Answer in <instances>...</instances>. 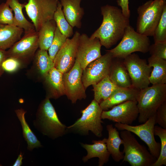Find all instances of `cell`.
<instances>
[{
    "instance_id": "cell-16",
    "label": "cell",
    "mask_w": 166,
    "mask_h": 166,
    "mask_svg": "<svg viewBox=\"0 0 166 166\" xmlns=\"http://www.w3.org/2000/svg\"><path fill=\"white\" fill-rule=\"evenodd\" d=\"M101 46L98 38H91L85 34H80L76 59L83 70L89 63L102 56Z\"/></svg>"
},
{
    "instance_id": "cell-39",
    "label": "cell",
    "mask_w": 166,
    "mask_h": 166,
    "mask_svg": "<svg viewBox=\"0 0 166 166\" xmlns=\"http://www.w3.org/2000/svg\"><path fill=\"white\" fill-rule=\"evenodd\" d=\"M8 57L7 51L0 49V77L4 72L2 64L3 61Z\"/></svg>"
},
{
    "instance_id": "cell-7",
    "label": "cell",
    "mask_w": 166,
    "mask_h": 166,
    "mask_svg": "<svg viewBox=\"0 0 166 166\" xmlns=\"http://www.w3.org/2000/svg\"><path fill=\"white\" fill-rule=\"evenodd\" d=\"M44 135L53 139L61 136L67 132V127L60 121L55 109L47 97L43 102L37 117Z\"/></svg>"
},
{
    "instance_id": "cell-36",
    "label": "cell",
    "mask_w": 166,
    "mask_h": 166,
    "mask_svg": "<svg viewBox=\"0 0 166 166\" xmlns=\"http://www.w3.org/2000/svg\"><path fill=\"white\" fill-rule=\"evenodd\" d=\"M20 60L13 57H7L3 62L2 67L4 71L12 73L17 70L20 67Z\"/></svg>"
},
{
    "instance_id": "cell-19",
    "label": "cell",
    "mask_w": 166,
    "mask_h": 166,
    "mask_svg": "<svg viewBox=\"0 0 166 166\" xmlns=\"http://www.w3.org/2000/svg\"><path fill=\"white\" fill-rule=\"evenodd\" d=\"M81 0H61L62 10L67 22L73 27L81 28V19L84 14L80 6Z\"/></svg>"
},
{
    "instance_id": "cell-9",
    "label": "cell",
    "mask_w": 166,
    "mask_h": 166,
    "mask_svg": "<svg viewBox=\"0 0 166 166\" xmlns=\"http://www.w3.org/2000/svg\"><path fill=\"white\" fill-rule=\"evenodd\" d=\"M59 1L57 0H28L24 7L26 13L38 32L48 21L53 19Z\"/></svg>"
},
{
    "instance_id": "cell-4",
    "label": "cell",
    "mask_w": 166,
    "mask_h": 166,
    "mask_svg": "<svg viewBox=\"0 0 166 166\" xmlns=\"http://www.w3.org/2000/svg\"><path fill=\"white\" fill-rule=\"evenodd\" d=\"M166 6V0H150L139 6L136 31L148 37L153 36Z\"/></svg>"
},
{
    "instance_id": "cell-11",
    "label": "cell",
    "mask_w": 166,
    "mask_h": 166,
    "mask_svg": "<svg viewBox=\"0 0 166 166\" xmlns=\"http://www.w3.org/2000/svg\"><path fill=\"white\" fill-rule=\"evenodd\" d=\"M107 52L89 63L82 70V81L85 89L109 75L113 57L110 52Z\"/></svg>"
},
{
    "instance_id": "cell-35",
    "label": "cell",
    "mask_w": 166,
    "mask_h": 166,
    "mask_svg": "<svg viewBox=\"0 0 166 166\" xmlns=\"http://www.w3.org/2000/svg\"><path fill=\"white\" fill-rule=\"evenodd\" d=\"M148 51L151 56L166 60V42L154 43L150 45Z\"/></svg>"
},
{
    "instance_id": "cell-30",
    "label": "cell",
    "mask_w": 166,
    "mask_h": 166,
    "mask_svg": "<svg viewBox=\"0 0 166 166\" xmlns=\"http://www.w3.org/2000/svg\"><path fill=\"white\" fill-rule=\"evenodd\" d=\"M35 60L39 72L44 77L54 67L53 61L51 58L47 51L39 49L36 52Z\"/></svg>"
},
{
    "instance_id": "cell-29",
    "label": "cell",
    "mask_w": 166,
    "mask_h": 166,
    "mask_svg": "<svg viewBox=\"0 0 166 166\" xmlns=\"http://www.w3.org/2000/svg\"><path fill=\"white\" fill-rule=\"evenodd\" d=\"M57 27L62 34L68 38L73 34V28L66 19L60 2H58L57 7L53 17Z\"/></svg>"
},
{
    "instance_id": "cell-31",
    "label": "cell",
    "mask_w": 166,
    "mask_h": 166,
    "mask_svg": "<svg viewBox=\"0 0 166 166\" xmlns=\"http://www.w3.org/2000/svg\"><path fill=\"white\" fill-rule=\"evenodd\" d=\"M154 134L159 136L160 140V148L159 155L151 166L166 165V129L158 126H155Z\"/></svg>"
},
{
    "instance_id": "cell-34",
    "label": "cell",
    "mask_w": 166,
    "mask_h": 166,
    "mask_svg": "<svg viewBox=\"0 0 166 166\" xmlns=\"http://www.w3.org/2000/svg\"><path fill=\"white\" fill-rule=\"evenodd\" d=\"M12 11L6 2L0 4V24L15 26Z\"/></svg>"
},
{
    "instance_id": "cell-21",
    "label": "cell",
    "mask_w": 166,
    "mask_h": 166,
    "mask_svg": "<svg viewBox=\"0 0 166 166\" xmlns=\"http://www.w3.org/2000/svg\"><path fill=\"white\" fill-rule=\"evenodd\" d=\"M106 129L108 133L106 141L107 149L114 160L119 162L124 158V154L120 149L123 140L116 128L113 127L112 124L107 125Z\"/></svg>"
},
{
    "instance_id": "cell-37",
    "label": "cell",
    "mask_w": 166,
    "mask_h": 166,
    "mask_svg": "<svg viewBox=\"0 0 166 166\" xmlns=\"http://www.w3.org/2000/svg\"><path fill=\"white\" fill-rule=\"evenodd\" d=\"M155 116L156 124H157L162 128L166 129V101L158 108Z\"/></svg>"
},
{
    "instance_id": "cell-14",
    "label": "cell",
    "mask_w": 166,
    "mask_h": 166,
    "mask_svg": "<svg viewBox=\"0 0 166 166\" xmlns=\"http://www.w3.org/2000/svg\"><path fill=\"white\" fill-rule=\"evenodd\" d=\"M109 110H103L102 119L127 124H131L139 115L137 102L128 101L116 105Z\"/></svg>"
},
{
    "instance_id": "cell-23",
    "label": "cell",
    "mask_w": 166,
    "mask_h": 166,
    "mask_svg": "<svg viewBox=\"0 0 166 166\" xmlns=\"http://www.w3.org/2000/svg\"><path fill=\"white\" fill-rule=\"evenodd\" d=\"M63 74L54 67L45 76L46 82L50 90V97L57 99L65 95Z\"/></svg>"
},
{
    "instance_id": "cell-6",
    "label": "cell",
    "mask_w": 166,
    "mask_h": 166,
    "mask_svg": "<svg viewBox=\"0 0 166 166\" xmlns=\"http://www.w3.org/2000/svg\"><path fill=\"white\" fill-rule=\"evenodd\" d=\"M150 44L148 37L138 33L129 24L119 44L107 51L111 53L113 58L123 59L134 52L145 53L148 52Z\"/></svg>"
},
{
    "instance_id": "cell-27",
    "label": "cell",
    "mask_w": 166,
    "mask_h": 166,
    "mask_svg": "<svg viewBox=\"0 0 166 166\" xmlns=\"http://www.w3.org/2000/svg\"><path fill=\"white\" fill-rule=\"evenodd\" d=\"M6 2L14 12L15 26L24 29L25 32L35 29L34 24L28 21L23 15L22 9L25 3H21L18 0H6Z\"/></svg>"
},
{
    "instance_id": "cell-18",
    "label": "cell",
    "mask_w": 166,
    "mask_h": 166,
    "mask_svg": "<svg viewBox=\"0 0 166 166\" xmlns=\"http://www.w3.org/2000/svg\"><path fill=\"white\" fill-rule=\"evenodd\" d=\"M107 138L102 140H93L92 144L81 143L82 147L87 152V155L82 158V160L86 162L89 159L98 157L99 158L98 166H102L107 163L110 155L108 151L106 144Z\"/></svg>"
},
{
    "instance_id": "cell-8",
    "label": "cell",
    "mask_w": 166,
    "mask_h": 166,
    "mask_svg": "<svg viewBox=\"0 0 166 166\" xmlns=\"http://www.w3.org/2000/svg\"><path fill=\"white\" fill-rule=\"evenodd\" d=\"M123 62L133 87L140 90L148 86L152 69L145 59H141L137 54L132 53L123 59Z\"/></svg>"
},
{
    "instance_id": "cell-32",
    "label": "cell",
    "mask_w": 166,
    "mask_h": 166,
    "mask_svg": "<svg viewBox=\"0 0 166 166\" xmlns=\"http://www.w3.org/2000/svg\"><path fill=\"white\" fill-rule=\"evenodd\" d=\"M154 43L166 42V6L153 35Z\"/></svg>"
},
{
    "instance_id": "cell-15",
    "label": "cell",
    "mask_w": 166,
    "mask_h": 166,
    "mask_svg": "<svg viewBox=\"0 0 166 166\" xmlns=\"http://www.w3.org/2000/svg\"><path fill=\"white\" fill-rule=\"evenodd\" d=\"M39 47L38 32L35 29L25 32L22 37L15 42L7 51L8 57L20 60L31 57Z\"/></svg>"
},
{
    "instance_id": "cell-28",
    "label": "cell",
    "mask_w": 166,
    "mask_h": 166,
    "mask_svg": "<svg viewBox=\"0 0 166 166\" xmlns=\"http://www.w3.org/2000/svg\"><path fill=\"white\" fill-rule=\"evenodd\" d=\"M15 112L22 125L23 136L28 144V149L32 150L34 148L41 147L40 142L26 121L25 114L26 112L22 109H17Z\"/></svg>"
},
{
    "instance_id": "cell-5",
    "label": "cell",
    "mask_w": 166,
    "mask_h": 166,
    "mask_svg": "<svg viewBox=\"0 0 166 166\" xmlns=\"http://www.w3.org/2000/svg\"><path fill=\"white\" fill-rule=\"evenodd\" d=\"M120 134L124 146L123 162H127L131 166H151L156 160L131 132L123 130Z\"/></svg>"
},
{
    "instance_id": "cell-10",
    "label": "cell",
    "mask_w": 166,
    "mask_h": 166,
    "mask_svg": "<svg viewBox=\"0 0 166 166\" xmlns=\"http://www.w3.org/2000/svg\"><path fill=\"white\" fill-rule=\"evenodd\" d=\"M156 124L155 114L141 124L132 126L116 123L115 126L119 130H126L138 136L148 146L151 154L156 159L160 151V144L155 139L154 128Z\"/></svg>"
},
{
    "instance_id": "cell-2",
    "label": "cell",
    "mask_w": 166,
    "mask_h": 166,
    "mask_svg": "<svg viewBox=\"0 0 166 166\" xmlns=\"http://www.w3.org/2000/svg\"><path fill=\"white\" fill-rule=\"evenodd\" d=\"M165 101L166 84L152 85L140 89L137 101L139 122L143 123L155 115Z\"/></svg>"
},
{
    "instance_id": "cell-41",
    "label": "cell",
    "mask_w": 166,
    "mask_h": 166,
    "mask_svg": "<svg viewBox=\"0 0 166 166\" xmlns=\"http://www.w3.org/2000/svg\"><path fill=\"white\" fill-rule=\"evenodd\" d=\"M57 0L58 1L59 0Z\"/></svg>"
},
{
    "instance_id": "cell-26",
    "label": "cell",
    "mask_w": 166,
    "mask_h": 166,
    "mask_svg": "<svg viewBox=\"0 0 166 166\" xmlns=\"http://www.w3.org/2000/svg\"><path fill=\"white\" fill-rule=\"evenodd\" d=\"M57 27L53 19L45 22L38 32L39 49L47 51L53 40Z\"/></svg>"
},
{
    "instance_id": "cell-1",
    "label": "cell",
    "mask_w": 166,
    "mask_h": 166,
    "mask_svg": "<svg viewBox=\"0 0 166 166\" xmlns=\"http://www.w3.org/2000/svg\"><path fill=\"white\" fill-rule=\"evenodd\" d=\"M101 10L102 22L90 37L98 38L101 45L108 49L121 39L129 25V18L115 6L107 5L102 6Z\"/></svg>"
},
{
    "instance_id": "cell-22",
    "label": "cell",
    "mask_w": 166,
    "mask_h": 166,
    "mask_svg": "<svg viewBox=\"0 0 166 166\" xmlns=\"http://www.w3.org/2000/svg\"><path fill=\"white\" fill-rule=\"evenodd\" d=\"M23 29L17 26L0 24V49L6 50L21 38Z\"/></svg>"
},
{
    "instance_id": "cell-17",
    "label": "cell",
    "mask_w": 166,
    "mask_h": 166,
    "mask_svg": "<svg viewBox=\"0 0 166 166\" xmlns=\"http://www.w3.org/2000/svg\"><path fill=\"white\" fill-rule=\"evenodd\" d=\"M140 90L133 87L129 88L119 87L109 97L101 102L99 105L103 110H107L128 101H137Z\"/></svg>"
},
{
    "instance_id": "cell-24",
    "label": "cell",
    "mask_w": 166,
    "mask_h": 166,
    "mask_svg": "<svg viewBox=\"0 0 166 166\" xmlns=\"http://www.w3.org/2000/svg\"><path fill=\"white\" fill-rule=\"evenodd\" d=\"M148 65L153 67L149 80L152 85L166 84V60L151 56Z\"/></svg>"
},
{
    "instance_id": "cell-33",
    "label": "cell",
    "mask_w": 166,
    "mask_h": 166,
    "mask_svg": "<svg viewBox=\"0 0 166 166\" xmlns=\"http://www.w3.org/2000/svg\"><path fill=\"white\" fill-rule=\"evenodd\" d=\"M67 38L61 34L57 26L53 40L48 50L49 55L53 61L57 54L64 44Z\"/></svg>"
},
{
    "instance_id": "cell-13",
    "label": "cell",
    "mask_w": 166,
    "mask_h": 166,
    "mask_svg": "<svg viewBox=\"0 0 166 166\" xmlns=\"http://www.w3.org/2000/svg\"><path fill=\"white\" fill-rule=\"evenodd\" d=\"M80 34L77 31L72 38H67L54 58V67L63 73L69 71L74 64Z\"/></svg>"
},
{
    "instance_id": "cell-40",
    "label": "cell",
    "mask_w": 166,
    "mask_h": 166,
    "mask_svg": "<svg viewBox=\"0 0 166 166\" xmlns=\"http://www.w3.org/2000/svg\"><path fill=\"white\" fill-rule=\"evenodd\" d=\"M23 155L21 152L19 155L18 157L13 164V166H20L22 164V160L23 158Z\"/></svg>"
},
{
    "instance_id": "cell-20",
    "label": "cell",
    "mask_w": 166,
    "mask_h": 166,
    "mask_svg": "<svg viewBox=\"0 0 166 166\" xmlns=\"http://www.w3.org/2000/svg\"><path fill=\"white\" fill-rule=\"evenodd\" d=\"M112 60L109 76L110 79L119 87H132L129 74L123 63V59L115 58Z\"/></svg>"
},
{
    "instance_id": "cell-25",
    "label": "cell",
    "mask_w": 166,
    "mask_h": 166,
    "mask_svg": "<svg viewBox=\"0 0 166 166\" xmlns=\"http://www.w3.org/2000/svg\"><path fill=\"white\" fill-rule=\"evenodd\" d=\"M92 85L94 99L99 104L109 97L119 87L112 81L109 75Z\"/></svg>"
},
{
    "instance_id": "cell-38",
    "label": "cell",
    "mask_w": 166,
    "mask_h": 166,
    "mask_svg": "<svg viewBox=\"0 0 166 166\" xmlns=\"http://www.w3.org/2000/svg\"><path fill=\"white\" fill-rule=\"evenodd\" d=\"M117 2L118 5L121 7L123 14L129 18L130 13L129 9V0H118Z\"/></svg>"
},
{
    "instance_id": "cell-12",
    "label": "cell",
    "mask_w": 166,
    "mask_h": 166,
    "mask_svg": "<svg viewBox=\"0 0 166 166\" xmlns=\"http://www.w3.org/2000/svg\"><path fill=\"white\" fill-rule=\"evenodd\" d=\"M82 69L77 59L72 69L63 74L65 95L73 104L86 97L85 89L82 81Z\"/></svg>"
},
{
    "instance_id": "cell-3",
    "label": "cell",
    "mask_w": 166,
    "mask_h": 166,
    "mask_svg": "<svg viewBox=\"0 0 166 166\" xmlns=\"http://www.w3.org/2000/svg\"><path fill=\"white\" fill-rule=\"evenodd\" d=\"M103 110L99 104L93 99L84 109L81 110V116L71 125L67 127V132L82 135L89 134L91 131L97 137L102 136L103 127L101 114Z\"/></svg>"
}]
</instances>
